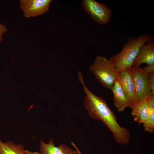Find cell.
<instances>
[{"label":"cell","mask_w":154,"mask_h":154,"mask_svg":"<svg viewBox=\"0 0 154 154\" xmlns=\"http://www.w3.org/2000/svg\"><path fill=\"white\" fill-rule=\"evenodd\" d=\"M143 63L154 64V40L152 37L141 47L132 66L139 67Z\"/></svg>","instance_id":"ba28073f"},{"label":"cell","mask_w":154,"mask_h":154,"mask_svg":"<svg viewBox=\"0 0 154 154\" xmlns=\"http://www.w3.org/2000/svg\"><path fill=\"white\" fill-rule=\"evenodd\" d=\"M129 68L135 87V106L139 103L147 100L152 94L149 85L150 74L140 67L131 66Z\"/></svg>","instance_id":"277c9868"},{"label":"cell","mask_w":154,"mask_h":154,"mask_svg":"<svg viewBox=\"0 0 154 154\" xmlns=\"http://www.w3.org/2000/svg\"><path fill=\"white\" fill-rule=\"evenodd\" d=\"M151 38L149 34H141L136 38H128L121 51L109 59L114 65L117 73L132 66L141 46Z\"/></svg>","instance_id":"7a4b0ae2"},{"label":"cell","mask_w":154,"mask_h":154,"mask_svg":"<svg viewBox=\"0 0 154 154\" xmlns=\"http://www.w3.org/2000/svg\"><path fill=\"white\" fill-rule=\"evenodd\" d=\"M147 100L137 104L132 110L131 114L134 121L140 124H143L148 116L149 108Z\"/></svg>","instance_id":"8fae6325"},{"label":"cell","mask_w":154,"mask_h":154,"mask_svg":"<svg viewBox=\"0 0 154 154\" xmlns=\"http://www.w3.org/2000/svg\"><path fill=\"white\" fill-rule=\"evenodd\" d=\"M82 5L85 12L96 24L105 25L110 21L112 11L106 4L100 3L94 0H83Z\"/></svg>","instance_id":"5b68a950"},{"label":"cell","mask_w":154,"mask_h":154,"mask_svg":"<svg viewBox=\"0 0 154 154\" xmlns=\"http://www.w3.org/2000/svg\"><path fill=\"white\" fill-rule=\"evenodd\" d=\"M144 130L150 133L154 131V110L149 108L148 117L143 124Z\"/></svg>","instance_id":"4fadbf2b"},{"label":"cell","mask_w":154,"mask_h":154,"mask_svg":"<svg viewBox=\"0 0 154 154\" xmlns=\"http://www.w3.org/2000/svg\"><path fill=\"white\" fill-rule=\"evenodd\" d=\"M111 90L113 94L114 105L118 112H122L125 108L129 107L127 98L119 81L117 78Z\"/></svg>","instance_id":"30bf717a"},{"label":"cell","mask_w":154,"mask_h":154,"mask_svg":"<svg viewBox=\"0 0 154 154\" xmlns=\"http://www.w3.org/2000/svg\"><path fill=\"white\" fill-rule=\"evenodd\" d=\"M149 107L154 110V94H151L147 100Z\"/></svg>","instance_id":"2e32d148"},{"label":"cell","mask_w":154,"mask_h":154,"mask_svg":"<svg viewBox=\"0 0 154 154\" xmlns=\"http://www.w3.org/2000/svg\"><path fill=\"white\" fill-rule=\"evenodd\" d=\"M52 1V0H20L19 7L24 16L29 18L47 12Z\"/></svg>","instance_id":"8992f818"},{"label":"cell","mask_w":154,"mask_h":154,"mask_svg":"<svg viewBox=\"0 0 154 154\" xmlns=\"http://www.w3.org/2000/svg\"><path fill=\"white\" fill-rule=\"evenodd\" d=\"M39 149L44 154H77L76 149H71L64 143H61L58 147L55 146L52 139H50L47 143L40 141Z\"/></svg>","instance_id":"9c48e42d"},{"label":"cell","mask_w":154,"mask_h":154,"mask_svg":"<svg viewBox=\"0 0 154 154\" xmlns=\"http://www.w3.org/2000/svg\"><path fill=\"white\" fill-rule=\"evenodd\" d=\"M7 31L6 26L4 24L0 23V43L3 40V35Z\"/></svg>","instance_id":"9a60e30c"},{"label":"cell","mask_w":154,"mask_h":154,"mask_svg":"<svg viewBox=\"0 0 154 154\" xmlns=\"http://www.w3.org/2000/svg\"><path fill=\"white\" fill-rule=\"evenodd\" d=\"M25 146L17 145L11 141L3 142L0 139V154H25Z\"/></svg>","instance_id":"7c38bea8"},{"label":"cell","mask_w":154,"mask_h":154,"mask_svg":"<svg viewBox=\"0 0 154 154\" xmlns=\"http://www.w3.org/2000/svg\"><path fill=\"white\" fill-rule=\"evenodd\" d=\"M25 154H44L41 152H38L36 151L32 152L27 149L25 150Z\"/></svg>","instance_id":"ac0fdd59"},{"label":"cell","mask_w":154,"mask_h":154,"mask_svg":"<svg viewBox=\"0 0 154 154\" xmlns=\"http://www.w3.org/2000/svg\"><path fill=\"white\" fill-rule=\"evenodd\" d=\"M142 68L147 72L150 74L151 73L154 72V64L148 65L146 67Z\"/></svg>","instance_id":"e0dca14e"},{"label":"cell","mask_w":154,"mask_h":154,"mask_svg":"<svg viewBox=\"0 0 154 154\" xmlns=\"http://www.w3.org/2000/svg\"><path fill=\"white\" fill-rule=\"evenodd\" d=\"M71 144L75 148L77 154H82L73 142H71Z\"/></svg>","instance_id":"d6986e66"},{"label":"cell","mask_w":154,"mask_h":154,"mask_svg":"<svg viewBox=\"0 0 154 154\" xmlns=\"http://www.w3.org/2000/svg\"><path fill=\"white\" fill-rule=\"evenodd\" d=\"M78 78L82 85L86 95L84 103L89 116L94 119L102 121L112 133L116 142L123 145L129 143L130 137L129 131L119 124L114 113L108 106L106 101L88 89L82 73L78 74Z\"/></svg>","instance_id":"6da1fadb"},{"label":"cell","mask_w":154,"mask_h":154,"mask_svg":"<svg viewBox=\"0 0 154 154\" xmlns=\"http://www.w3.org/2000/svg\"><path fill=\"white\" fill-rule=\"evenodd\" d=\"M89 70L103 86L111 89L116 79L117 73L109 59L103 56H97Z\"/></svg>","instance_id":"3957f363"},{"label":"cell","mask_w":154,"mask_h":154,"mask_svg":"<svg viewBox=\"0 0 154 154\" xmlns=\"http://www.w3.org/2000/svg\"><path fill=\"white\" fill-rule=\"evenodd\" d=\"M119 81L128 101L129 107L132 110L136 104L135 87L129 68L117 73V78Z\"/></svg>","instance_id":"52a82bcc"},{"label":"cell","mask_w":154,"mask_h":154,"mask_svg":"<svg viewBox=\"0 0 154 154\" xmlns=\"http://www.w3.org/2000/svg\"><path fill=\"white\" fill-rule=\"evenodd\" d=\"M149 85L152 94H154V72L149 74Z\"/></svg>","instance_id":"5bb4252c"}]
</instances>
